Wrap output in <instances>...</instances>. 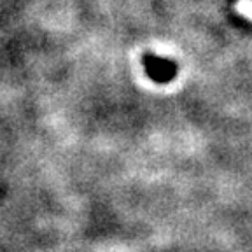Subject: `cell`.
<instances>
[{"label": "cell", "mask_w": 252, "mask_h": 252, "mask_svg": "<svg viewBox=\"0 0 252 252\" xmlns=\"http://www.w3.org/2000/svg\"><path fill=\"white\" fill-rule=\"evenodd\" d=\"M144 65H146L147 75H149L153 81H156V83H168V81H172V79L175 77V74H177L175 63L170 62V60L159 58V56H154V55H146Z\"/></svg>", "instance_id": "1"}]
</instances>
